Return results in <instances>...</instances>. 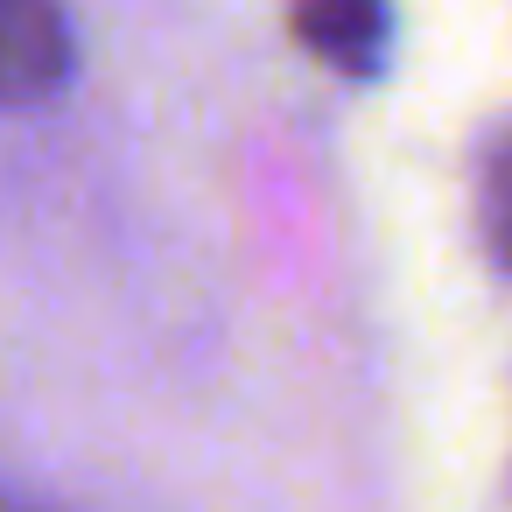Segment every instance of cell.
Here are the masks:
<instances>
[{
	"instance_id": "cell-1",
	"label": "cell",
	"mask_w": 512,
	"mask_h": 512,
	"mask_svg": "<svg viewBox=\"0 0 512 512\" xmlns=\"http://www.w3.org/2000/svg\"><path fill=\"white\" fill-rule=\"evenodd\" d=\"M71 78V22L57 0H0V106H36Z\"/></svg>"
},
{
	"instance_id": "cell-2",
	"label": "cell",
	"mask_w": 512,
	"mask_h": 512,
	"mask_svg": "<svg viewBox=\"0 0 512 512\" xmlns=\"http://www.w3.org/2000/svg\"><path fill=\"white\" fill-rule=\"evenodd\" d=\"M288 29L309 57L351 71V78H372L379 57H386V0H295L288 8Z\"/></svg>"
},
{
	"instance_id": "cell-3",
	"label": "cell",
	"mask_w": 512,
	"mask_h": 512,
	"mask_svg": "<svg viewBox=\"0 0 512 512\" xmlns=\"http://www.w3.org/2000/svg\"><path fill=\"white\" fill-rule=\"evenodd\" d=\"M484 225H491V253L512 267V141H505L498 162H491V183H484Z\"/></svg>"
},
{
	"instance_id": "cell-4",
	"label": "cell",
	"mask_w": 512,
	"mask_h": 512,
	"mask_svg": "<svg viewBox=\"0 0 512 512\" xmlns=\"http://www.w3.org/2000/svg\"><path fill=\"white\" fill-rule=\"evenodd\" d=\"M0 512H43V505H22V498H8V491H0Z\"/></svg>"
}]
</instances>
